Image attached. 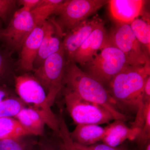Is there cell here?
I'll use <instances>...</instances> for the list:
<instances>
[{
    "mask_svg": "<svg viewBox=\"0 0 150 150\" xmlns=\"http://www.w3.org/2000/svg\"></svg>",
    "mask_w": 150,
    "mask_h": 150,
    "instance_id": "d6a6232c",
    "label": "cell"
},
{
    "mask_svg": "<svg viewBox=\"0 0 150 150\" xmlns=\"http://www.w3.org/2000/svg\"><path fill=\"white\" fill-rule=\"evenodd\" d=\"M6 95V92L3 90L0 89V102L4 100Z\"/></svg>",
    "mask_w": 150,
    "mask_h": 150,
    "instance_id": "f546056e",
    "label": "cell"
},
{
    "mask_svg": "<svg viewBox=\"0 0 150 150\" xmlns=\"http://www.w3.org/2000/svg\"><path fill=\"white\" fill-rule=\"evenodd\" d=\"M125 121L115 120L105 127L106 133L102 142L103 143L113 147H116L126 140H135L140 132V129L129 127Z\"/></svg>",
    "mask_w": 150,
    "mask_h": 150,
    "instance_id": "5bb4252c",
    "label": "cell"
},
{
    "mask_svg": "<svg viewBox=\"0 0 150 150\" xmlns=\"http://www.w3.org/2000/svg\"><path fill=\"white\" fill-rule=\"evenodd\" d=\"M8 66V60L7 57L0 52V75L5 71Z\"/></svg>",
    "mask_w": 150,
    "mask_h": 150,
    "instance_id": "f1b7e54d",
    "label": "cell"
},
{
    "mask_svg": "<svg viewBox=\"0 0 150 150\" xmlns=\"http://www.w3.org/2000/svg\"><path fill=\"white\" fill-rule=\"evenodd\" d=\"M40 1L41 0H20L18 1V2L23 6L21 8L22 9L30 12L36 7Z\"/></svg>",
    "mask_w": 150,
    "mask_h": 150,
    "instance_id": "4316f807",
    "label": "cell"
},
{
    "mask_svg": "<svg viewBox=\"0 0 150 150\" xmlns=\"http://www.w3.org/2000/svg\"><path fill=\"white\" fill-rule=\"evenodd\" d=\"M108 4L106 0L64 1L54 12V20L64 35Z\"/></svg>",
    "mask_w": 150,
    "mask_h": 150,
    "instance_id": "52a82bcc",
    "label": "cell"
},
{
    "mask_svg": "<svg viewBox=\"0 0 150 150\" xmlns=\"http://www.w3.org/2000/svg\"><path fill=\"white\" fill-rule=\"evenodd\" d=\"M30 136L15 118H0V140Z\"/></svg>",
    "mask_w": 150,
    "mask_h": 150,
    "instance_id": "ac0fdd59",
    "label": "cell"
},
{
    "mask_svg": "<svg viewBox=\"0 0 150 150\" xmlns=\"http://www.w3.org/2000/svg\"><path fill=\"white\" fill-rule=\"evenodd\" d=\"M1 30H0V38H1Z\"/></svg>",
    "mask_w": 150,
    "mask_h": 150,
    "instance_id": "1f68e13d",
    "label": "cell"
},
{
    "mask_svg": "<svg viewBox=\"0 0 150 150\" xmlns=\"http://www.w3.org/2000/svg\"><path fill=\"white\" fill-rule=\"evenodd\" d=\"M67 64V57L62 46L59 51L49 56L33 70V76L45 90L51 107L63 88Z\"/></svg>",
    "mask_w": 150,
    "mask_h": 150,
    "instance_id": "5b68a950",
    "label": "cell"
},
{
    "mask_svg": "<svg viewBox=\"0 0 150 150\" xmlns=\"http://www.w3.org/2000/svg\"><path fill=\"white\" fill-rule=\"evenodd\" d=\"M37 146L38 150H62L60 143L55 142L45 139H42L38 141Z\"/></svg>",
    "mask_w": 150,
    "mask_h": 150,
    "instance_id": "484cf974",
    "label": "cell"
},
{
    "mask_svg": "<svg viewBox=\"0 0 150 150\" xmlns=\"http://www.w3.org/2000/svg\"><path fill=\"white\" fill-rule=\"evenodd\" d=\"M104 23H100L86 40L75 52L72 60L84 67L105 45L108 39Z\"/></svg>",
    "mask_w": 150,
    "mask_h": 150,
    "instance_id": "8fae6325",
    "label": "cell"
},
{
    "mask_svg": "<svg viewBox=\"0 0 150 150\" xmlns=\"http://www.w3.org/2000/svg\"><path fill=\"white\" fill-rule=\"evenodd\" d=\"M107 40L123 52L130 66L144 65L150 62V55L137 40L130 24L118 23L108 36Z\"/></svg>",
    "mask_w": 150,
    "mask_h": 150,
    "instance_id": "ba28073f",
    "label": "cell"
},
{
    "mask_svg": "<svg viewBox=\"0 0 150 150\" xmlns=\"http://www.w3.org/2000/svg\"><path fill=\"white\" fill-rule=\"evenodd\" d=\"M135 140L142 150L150 141V102L145 103L144 121Z\"/></svg>",
    "mask_w": 150,
    "mask_h": 150,
    "instance_id": "603a6c76",
    "label": "cell"
},
{
    "mask_svg": "<svg viewBox=\"0 0 150 150\" xmlns=\"http://www.w3.org/2000/svg\"><path fill=\"white\" fill-rule=\"evenodd\" d=\"M143 150H150V141L147 143L145 145L144 148Z\"/></svg>",
    "mask_w": 150,
    "mask_h": 150,
    "instance_id": "4dcf8cb0",
    "label": "cell"
},
{
    "mask_svg": "<svg viewBox=\"0 0 150 150\" xmlns=\"http://www.w3.org/2000/svg\"><path fill=\"white\" fill-rule=\"evenodd\" d=\"M143 102L144 104L150 102V76L146 80L144 93H143Z\"/></svg>",
    "mask_w": 150,
    "mask_h": 150,
    "instance_id": "83f0119b",
    "label": "cell"
},
{
    "mask_svg": "<svg viewBox=\"0 0 150 150\" xmlns=\"http://www.w3.org/2000/svg\"><path fill=\"white\" fill-rule=\"evenodd\" d=\"M64 102L74 122L78 124L100 125L115 120L104 108L81 97L74 92L64 88Z\"/></svg>",
    "mask_w": 150,
    "mask_h": 150,
    "instance_id": "8992f818",
    "label": "cell"
},
{
    "mask_svg": "<svg viewBox=\"0 0 150 150\" xmlns=\"http://www.w3.org/2000/svg\"><path fill=\"white\" fill-rule=\"evenodd\" d=\"M63 84V87L74 92L83 99L104 108L115 120L125 121L129 119L118 110L105 86L80 69L72 60L67 61Z\"/></svg>",
    "mask_w": 150,
    "mask_h": 150,
    "instance_id": "7a4b0ae2",
    "label": "cell"
},
{
    "mask_svg": "<svg viewBox=\"0 0 150 150\" xmlns=\"http://www.w3.org/2000/svg\"><path fill=\"white\" fill-rule=\"evenodd\" d=\"M145 1L110 0L109 10L112 18L119 24H129L143 12Z\"/></svg>",
    "mask_w": 150,
    "mask_h": 150,
    "instance_id": "4fadbf2b",
    "label": "cell"
},
{
    "mask_svg": "<svg viewBox=\"0 0 150 150\" xmlns=\"http://www.w3.org/2000/svg\"><path fill=\"white\" fill-rule=\"evenodd\" d=\"M106 133V128L97 124H78L72 132L71 138L75 143L88 146L102 141Z\"/></svg>",
    "mask_w": 150,
    "mask_h": 150,
    "instance_id": "9a60e30c",
    "label": "cell"
},
{
    "mask_svg": "<svg viewBox=\"0 0 150 150\" xmlns=\"http://www.w3.org/2000/svg\"><path fill=\"white\" fill-rule=\"evenodd\" d=\"M150 14L143 11L130 24V27L137 40L149 55L150 53Z\"/></svg>",
    "mask_w": 150,
    "mask_h": 150,
    "instance_id": "e0dca14e",
    "label": "cell"
},
{
    "mask_svg": "<svg viewBox=\"0 0 150 150\" xmlns=\"http://www.w3.org/2000/svg\"><path fill=\"white\" fill-rule=\"evenodd\" d=\"M15 118L31 136H41L44 133L45 121L40 113L32 108H23Z\"/></svg>",
    "mask_w": 150,
    "mask_h": 150,
    "instance_id": "2e32d148",
    "label": "cell"
},
{
    "mask_svg": "<svg viewBox=\"0 0 150 150\" xmlns=\"http://www.w3.org/2000/svg\"><path fill=\"white\" fill-rule=\"evenodd\" d=\"M59 121V136L61 139L60 145L62 150H80L73 141L70 135V131L62 111L58 116Z\"/></svg>",
    "mask_w": 150,
    "mask_h": 150,
    "instance_id": "7402d4cb",
    "label": "cell"
},
{
    "mask_svg": "<svg viewBox=\"0 0 150 150\" xmlns=\"http://www.w3.org/2000/svg\"><path fill=\"white\" fill-rule=\"evenodd\" d=\"M128 66L123 52L107 40L104 46L84 65L83 71L106 88L110 81Z\"/></svg>",
    "mask_w": 150,
    "mask_h": 150,
    "instance_id": "277c9868",
    "label": "cell"
},
{
    "mask_svg": "<svg viewBox=\"0 0 150 150\" xmlns=\"http://www.w3.org/2000/svg\"><path fill=\"white\" fill-rule=\"evenodd\" d=\"M18 1L0 0V18L5 20L13 11Z\"/></svg>",
    "mask_w": 150,
    "mask_h": 150,
    "instance_id": "cb8c5ba5",
    "label": "cell"
},
{
    "mask_svg": "<svg viewBox=\"0 0 150 150\" xmlns=\"http://www.w3.org/2000/svg\"><path fill=\"white\" fill-rule=\"evenodd\" d=\"M150 62L140 66L129 65L106 87L116 107L123 114H137L144 105V87L146 80L150 76Z\"/></svg>",
    "mask_w": 150,
    "mask_h": 150,
    "instance_id": "6da1fadb",
    "label": "cell"
},
{
    "mask_svg": "<svg viewBox=\"0 0 150 150\" xmlns=\"http://www.w3.org/2000/svg\"><path fill=\"white\" fill-rule=\"evenodd\" d=\"M17 93L19 98L29 107L37 110L43 117L46 125L57 135L59 121L48 104L46 91L33 75L25 74L15 77Z\"/></svg>",
    "mask_w": 150,
    "mask_h": 150,
    "instance_id": "3957f363",
    "label": "cell"
},
{
    "mask_svg": "<svg viewBox=\"0 0 150 150\" xmlns=\"http://www.w3.org/2000/svg\"><path fill=\"white\" fill-rule=\"evenodd\" d=\"M63 0H41L36 7L30 11L36 26L41 25L64 2Z\"/></svg>",
    "mask_w": 150,
    "mask_h": 150,
    "instance_id": "d6986e66",
    "label": "cell"
},
{
    "mask_svg": "<svg viewBox=\"0 0 150 150\" xmlns=\"http://www.w3.org/2000/svg\"><path fill=\"white\" fill-rule=\"evenodd\" d=\"M28 137L0 140V150H34L38 141Z\"/></svg>",
    "mask_w": 150,
    "mask_h": 150,
    "instance_id": "ffe728a7",
    "label": "cell"
},
{
    "mask_svg": "<svg viewBox=\"0 0 150 150\" xmlns=\"http://www.w3.org/2000/svg\"><path fill=\"white\" fill-rule=\"evenodd\" d=\"M46 21L37 25L25 40L20 50L19 61L20 69L25 72L33 71V63L36 59L42 42L45 29Z\"/></svg>",
    "mask_w": 150,
    "mask_h": 150,
    "instance_id": "7c38bea8",
    "label": "cell"
},
{
    "mask_svg": "<svg viewBox=\"0 0 150 150\" xmlns=\"http://www.w3.org/2000/svg\"><path fill=\"white\" fill-rule=\"evenodd\" d=\"M76 146L80 150H128L123 147H113L105 144H96L91 146H85L75 143Z\"/></svg>",
    "mask_w": 150,
    "mask_h": 150,
    "instance_id": "d4e9b609",
    "label": "cell"
},
{
    "mask_svg": "<svg viewBox=\"0 0 150 150\" xmlns=\"http://www.w3.org/2000/svg\"><path fill=\"white\" fill-rule=\"evenodd\" d=\"M36 26L30 12L19 9L8 27L1 30V38L5 41L11 53L20 51L25 40Z\"/></svg>",
    "mask_w": 150,
    "mask_h": 150,
    "instance_id": "9c48e42d",
    "label": "cell"
},
{
    "mask_svg": "<svg viewBox=\"0 0 150 150\" xmlns=\"http://www.w3.org/2000/svg\"><path fill=\"white\" fill-rule=\"evenodd\" d=\"M25 105L20 98L4 99L0 102V118H15Z\"/></svg>",
    "mask_w": 150,
    "mask_h": 150,
    "instance_id": "44dd1931",
    "label": "cell"
},
{
    "mask_svg": "<svg viewBox=\"0 0 150 150\" xmlns=\"http://www.w3.org/2000/svg\"><path fill=\"white\" fill-rule=\"evenodd\" d=\"M102 20L98 16L87 19L65 34L62 47L67 61L72 60L73 55L89 36Z\"/></svg>",
    "mask_w": 150,
    "mask_h": 150,
    "instance_id": "30bf717a",
    "label": "cell"
}]
</instances>
